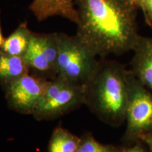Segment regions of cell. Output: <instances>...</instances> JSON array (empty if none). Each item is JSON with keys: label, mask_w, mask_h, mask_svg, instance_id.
<instances>
[{"label": "cell", "mask_w": 152, "mask_h": 152, "mask_svg": "<svg viewBox=\"0 0 152 152\" xmlns=\"http://www.w3.org/2000/svg\"><path fill=\"white\" fill-rule=\"evenodd\" d=\"M76 36L101 58L132 51L140 35L137 8L128 0H74Z\"/></svg>", "instance_id": "cell-1"}, {"label": "cell", "mask_w": 152, "mask_h": 152, "mask_svg": "<svg viewBox=\"0 0 152 152\" xmlns=\"http://www.w3.org/2000/svg\"><path fill=\"white\" fill-rule=\"evenodd\" d=\"M130 74L123 64L101 58L94 75L84 85V104L111 126L125 122Z\"/></svg>", "instance_id": "cell-2"}, {"label": "cell", "mask_w": 152, "mask_h": 152, "mask_svg": "<svg viewBox=\"0 0 152 152\" xmlns=\"http://www.w3.org/2000/svg\"><path fill=\"white\" fill-rule=\"evenodd\" d=\"M57 34V76L72 83L85 85L97 69L99 64L98 56L76 35Z\"/></svg>", "instance_id": "cell-3"}, {"label": "cell", "mask_w": 152, "mask_h": 152, "mask_svg": "<svg viewBox=\"0 0 152 152\" xmlns=\"http://www.w3.org/2000/svg\"><path fill=\"white\" fill-rule=\"evenodd\" d=\"M125 122L123 145L141 141L144 137L152 133V90L136 78L132 72Z\"/></svg>", "instance_id": "cell-4"}, {"label": "cell", "mask_w": 152, "mask_h": 152, "mask_svg": "<svg viewBox=\"0 0 152 152\" xmlns=\"http://www.w3.org/2000/svg\"><path fill=\"white\" fill-rule=\"evenodd\" d=\"M84 103V85L57 76L49 80L33 115L37 121H50L77 109Z\"/></svg>", "instance_id": "cell-5"}, {"label": "cell", "mask_w": 152, "mask_h": 152, "mask_svg": "<svg viewBox=\"0 0 152 152\" xmlns=\"http://www.w3.org/2000/svg\"><path fill=\"white\" fill-rule=\"evenodd\" d=\"M58 54V34L32 32L24 58L30 73L49 80L57 76Z\"/></svg>", "instance_id": "cell-6"}, {"label": "cell", "mask_w": 152, "mask_h": 152, "mask_svg": "<svg viewBox=\"0 0 152 152\" xmlns=\"http://www.w3.org/2000/svg\"><path fill=\"white\" fill-rule=\"evenodd\" d=\"M49 80L28 73L5 87L9 107L25 115H33L49 84Z\"/></svg>", "instance_id": "cell-7"}, {"label": "cell", "mask_w": 152, "mask_h": 152, "mask_svg": "<svg viewBox=\"0 0 152 152\" xmlns=\"http://www.w3.org/2000/svg\"><path fill=\"white\" fill-rule=\"evenodd\" d=\"M132 51L130 71L136 78L152 90V37L139 36Z\"/></svg>", "instance_id": "cell-8"}, {"label": "cell", "mask_w": 152, "mask_h": 152, "mask_svg": "<svg viewBox=\"0 0 152 152\" xmlns=\"http://www.w3.org/2000/svg\"><path fill=\"white\" fill-rule=\"evenodd\" d=\"M29 9L39 21L51 17L61 16L76 25L78 23L74 0H33Z\"/></svg>", "instance_id": "cell-9"}, {"label": "cell", "mask_w": 152, "mask_h": 152, "mask_svg": "<svg viewBox=\"0 0 152 152\" xmlns=\"http://www.w3.org/2000/svg\"><path fill=\"white\" fill-rule=\"evenodd\" d=\"M29 73L23 56H13L0 50V84L4 89Z\"/></svg>", "instance_id": "cell-10"}, {"label": "cell", "mask_w": 152, "mask_h": 152, "mask_svg": "<svg viewBox=\"0 0 152 152\" xmlns=\"http://www.w3.org/2000/svg\"><path fill=\"white\" fill-rule=\"evenodd\" d=\"M32 32L27 21L21 22L16 30L5 38L0 50L7 54L17 56H24L29 45Z\"/></svg>", "instance_id": "cell-11"}, {"label": "cell", "mask_w": 152, "mask_h": 152, "mask_svg": "<svg viewBox=\"0 0 152 152\" xmlns=\"http://www.w3.org/2000/svg\"><path fill=\"white\" fill-rule=\"evenodd\" d=\"M80 137L63 128L57 126L53 130L48 144V152H76Z\"/></svg>", "instance_id": "cell-12"}, {"label": "cell", "mask_w": 152, "mask_h": 152, "mask_svg": "<svg viewBox=\"0 0 152 152\" xmlns=\"http://www.w3.org/2000/svg\"><path fill=\"white\" fill-rule=\"evenodd\" d=\"M119 146L104 144L98 142L91 132H85L80 137L76 152H118Z\"/></svg>", "instance_id": "cell-13"}, {"label": "cell", "mask_w": 152, "mask_h": 152, "mask_svg": "<svg viewBox=\"0 0 152 152\" xmlns=\"http://www.w3.org/2000/svg\"><path fill=\"white\" fill-rule=\"evenodd\" d=\"M118 152H149L143 142L139 141L130 145L119 146Z\"/></svg>", "instance_id": "cell-14"}, {"label": "cell", "mask_w": 152, "mask_h": 152, "mask_svg": "<svg viewBox=\"0 0 152 152\" xmlns=\"http://www.w3.org/2000/svg\"><path fill=\"white\" fill-rule=\"evenodd\" d=\"M139 8L142 10L145 21L152 27V0H142Z\"/></svg>", "instance_id": "cell-15"}, {"label": "cell", "mask_w": 152, "mask_h": 152, "mask_svg": "<svg viewBox=\"0 0 152 152\" xmlns=\"http://www.w3.org/2000/svg\"><path fill=\"white\" fill-rule=\"evenodd\" d=\"M141 141L143 142L144 144L147 146L149 152H152V133H150L147 136L144 137Z\"/></svg>", "instance_id": "cell-16"}, {"label": "cell", "mask_w": 152, "mask_h": 152, "mask_svg": "<svg viewBox=\"0 0 152 152\" xmlns=\"http://www.w3.org/2000/svg\"><path fill=\"white\" fill-rule=\"evenodd\" d=\"M128 1L133 6V7L138 9L139 7H140V4H141L142 0H128Z\"/></svg>", "instance_id": "cell-17"}, {"label": "cell", "mask_w": 152, "mask_h": 152, "mask_svg": "<svg viewBox=\"0 0 152 152\" xmlns=\"http://www.w3.org/2000/svg\"><path fill=\"white\" fill-rule=\"evenodd\" d=\"M5 38L3 37L2 30H1V21H0V49H1V47H2L4 42Z\"/></svg>", "instance_id": "cell-18"}, {"label": "cell", "mask_w": 152, "mask_h": 152, "mask_svg": "<svg viewBox=\"0 0 152 152\" xmlns=\"http://www.w3.org/2000/svg\"><path fill=\"white\" fill-rule=\"evenodd\" d=\"M142 1H141V2H142Z\"/></svg>", "instance_id": "cell-19"}]
</instances>
